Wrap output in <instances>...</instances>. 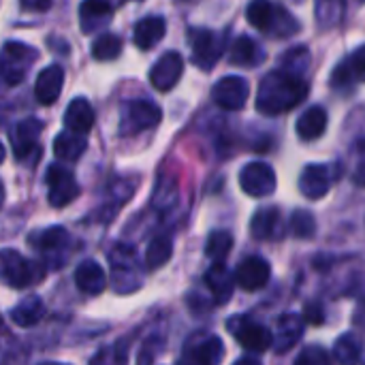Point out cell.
I'll use <instances>...</instances> for the list:
<instances>
[{
  "label": "cell",
  "instance_id": "cell-1",
  "mask_svg": "<svg viewBox=\"0 0 365 365\" xmlns=\"http://www.w3.org/2000/svg\"><path fill=\"white\" fill-rule=\"evenodd\" d=\"M306 96H308L306 79L280 68L263 77L257 92V111L263 115H280L295 109Z\"/></svg>",
  "mask_w": 365,
  "mask_h": 365
},
{
  "label": "cell",
  "instance_id": "cell-2",
  "mask_svg": "<svg viewBox=\"0 0 365 365\" xmlns=\"http://www.w3.org/2000/svg\"><path fill=\"white\" fill-rule=\"evenodd\" d=\"M246 17L257 30L280 38H287L299 30L297 19L284 6L274 4L272 0H252L246 9Z\"/></svg>",
  "mask_w": 365,
  "mask_h": 365
},
{
  "label": "cell",
  "instance_id": "cell-3",
  "mask_svg": "<svg viewBox=\"0 0 365 365\" xmlns=\"http://www.w3.org/2000/svg\"><path fill=\"white\" fill-rule=\"evenodd\" d=\"M45 278V267L13 248L0 250V280L11 289H28Z\"/></svg>",
  "mask_w": 365,
  "mask_h": 365
},
{
  "label": "cell",
  "instance_id": "cell-4",
  "mask_svg": "<svg viewBox=\"0 0 365 365\" xmlns=\"http://www.w3.org/2000/svg\"><path fill=\"white\" fill-rule=\"evenodd\" d=\"M188 43L192 49V62L201 71H212L227 49V36L207 28H192L188 32Z\"/></svg>",
  "mask_w": 365,
  "mask_h": 365
},
{
  "label": "cell",
  "instance_id": "cell-5",
  "mask_svg": "<svg viewBox=\"0 0 365 365\" xmlns=\"http://www.w3.org/2000/svg\"><path fill=\"white\" fill-rule=\"evenodd\" d=\"M109 263L113 269V287L120 293H133L141 287V274L137 267V252L133 246H113L109 252Z\"/></svg>",
  "mask_w": 365,
  "mask_h": 365
},
{
  "label": "cell",
  "instance_id": "cell-6",
  "mask_svg": "<svg viewBox=\"0 0 365 365\" xmlns=\"http://www.w3.org/2000/svg\"><path fill=\"white\" fill-rule=\"evenodd\" d=\"M36 60V49L19 43V41H11L2 47L0 53V77L9 83V86H17L24 81L28 66Z\"/></svg>",
  "mask_w": 365,
  "mask_h": 365
},
{
  "label": "cell",
  "instance_id": "cell-7",
  "mask_svg": "<svg viewBox=\"0 0 365 365\" xmlns=\"http://www.w3.org/2000/svg\"><path fill=\"white\" fill-rule=\"evenodd\" d=\"M43 133V122L36 118H26L21 120L11 137L13 143V152L15 158L24 165H34L41 156V145H38V137Z\"/></svg>",
  "mask_w": 365,
  "mask_h": 365
},
{
  "label": "cell",
  "instance_id": "cell-8",
  "mask_svg": "<svg viewBox=\"0 0 365 365\" xmlns=\"http://www.w3.org/2000/svg\"><path fill=\"white\" fill-rule=\"evenodd\" d=\"M227 329H231L237 344H242L246 351H252V353H263L274 344V334L265 325L248 317H235L227 321Z\"/></svg>",
  "mask_w": 365,
  "mask_h": 365
},
{
  "label": "cell",
  "instance_id": "cell-9",
  "mask_svg": "<svg viewBox=\"0 0 365 365\" xmlns=\"http://www.w3.org/2000/svg\"><path fill=\"white\" fill-rule=\"evenodd\" d=\"M225 359V344L216 336L197 334L188 340L182 359L175 365H220Z\"/></svg>",
  "mask_w": 365,
  "mask_h": 365
},
{
  "label": "cell",
  "instance_id": "cell-10",
  "mask_svg": "<svg viewBox=\"0 0 365 365\" xmlns=\"http://www.w3.org/2000/svg\"><path fill=\"white\" fill-rule=\"evenodd\" d=\"M163 118V111L152 101H130L122 111L120 133L124 137L143 133L148 128H154Z\"/></svg>",
  "mask_w": 365,
  "mask_h": 365
},
{
  "label": "cell",
  "instance_id": "cell-11",
  "mask_svg": "<svg viewBox=\"0 0 365 365\" xmlns=\"http://www.w3.org/2000/svg\"><path fill=\"white\" fill-rule=\"evenodd\" d=\"M47 199L53 207H64L79 197V184L75 175L62 165H51L47 169Z\"/></svg>",
  "mask_w": 365,
  "mask_h": 365
},
{
  "label": "cell",
  "instance_id": "cell-12",
  "mask_svg": "<svg viewBox=\"0 0 365 365\" xmlns=\"http://www.w3.org/2000/svg\"><path fill=\"white\" fill-rule=\"evenodd\" d=\"M240 186L246 195L259 199V197H269L276 190V173L267 163H248L240 171Z\"/></svg>",
  "mask_w": 365,
  "mask_h": 365
},
{
  "label": "cell",
  "instance_id": "cell-13",
  "mask_svg": "<svg viewBox=\"0 0 365 365\" xmlns=\"http://www.w3.org/2000/svg\"><path fill=\"white\" fill-rule=\"evenodd\" d=\"M250 94L248 81L240 75H229L222 77L220 81H216L214 90H212V98L218 107L229 109V111H237L246 105Z\"/></svg>",
  "mask_w": 365,
  "mask_h": 365
},
{
  "label": "cell",
  "instance_id": "cell-14",
  "mask_svg": "<svg viewBox=\"0 0 365 365\" xmlns=\"http://www.w3.org/2000/svg\"><path fill=\"white\" fill-rule=\"evenodd\" d=\"M184 73V60L178 51H167L150 71V81L158 92H169Z\"/></svg>",
  "mask_w": 365,
  "mask_h": 365
},
{
  "label": "cell",
  "instance_id": "cell-15",
  "mask_svg": "<svg viewBox=\"0 0 365 365\" xmlns=\"http://www.w3.org/2000/svg\"><path fill=\"white\" fill-rule=\"evenodd\" d=\"M334 184L331 167L327 165H308L299 175V190L306 199H323Z\"/></svg>",
  "mask_w": 365,
  "mask_h": 365
},
{
  "label": "cell",
  "instance_id": "cell-16",
  "mask_svg": "<svg viewBox=\"0 0 365 365\" xmlns=\"http://www.w3.org/2000/svg\"><path fill=\"white\" fill-rule=\"evenodd\" d=\"M269 278L272 267L261 257H248L235 269V284H240L244 291H259L269 282Z\"/></svg>",
  "mask_w": 365,
  "mask_h": 365
},
{
  "label": "cell",
  "instance_id": "cell-17",
  "mask_svg": "<svg viewBox=\"0 0 365 365\" xmlns=\"http://www.w3.org/2000/svg\"><path fill=\"white\" fill-rule=\"evenodd\" d=\"M357 81H365V45L359 47L351 58L340 62L331 75V86L340 92L353 90Z\"/></svg>",
  "mask_w": 365,
  "mask_h": 365
},
{
  "label": "cell",
  "instance_id": "cell-18",
  "mask_svg": "<svg viewBox=\"0 0 365 365\" xmlns=\"http://www.w3.org/2000/svg\"><path fill=\"white\" fill-rule=\"evenodd\" d=\"M62 83H64V71L58 64H49L45 66L34 81V96L41 105H51L58 101L60 92H62Z\"/></svg>",
  "mask_w": 365,
  "mask_h": 365
},
{
  "label": "cell",
  "instance_id": "cell-19",
  "mask_svg": "<svg viewBox=\"0 0 365 365\" xmlns=\"http://www.w3.org/2000/svg\"><path fill=\"white\" fill-rule=\"evenodd\" d=\"M113 9L107 0H83L79 6V26L86 34H94L111 21Z\"/></svg>",
  "mask_w": 365,
  "mask_h": 365
},
{
  "label": "cell",
  "instance_id": "cell-20",
  "mask_svg": "<svg viewBox=\"0 0 365 365\" xmlns=\"http://www.w3.org/2000/svg\"><path fill=\"white\" fill-rule=\"evenodd\" d=\"M302 334H304V317L293 314V312L280 317L276 325V338H274L276 353H289L302 340Z\"/></svg>",
  "mask_w": 365,
  "mask_h": 365
},
{
  "label": "cell",
  "instance_id": "cell-21",
  "mask_svg": "<svg viewBox=\"0 0 365 365\" xmlns=\"http://www.w3.org/2000/svg\"><path fill=\"white\" fill-rule=\"evenodd\" d=\"M75 284L86 295H101L105 291L107 276L94 259H86L75 269Z\"/></svg>",
  "mask_w": 365,
  "mask_h": 365
},
{
  "label": "cell",
  "instance_id": "cell-22",
  "mask_svg": "<svg viewBox=\"0 0 365 365\" xmlns=\"http://www.w3.org/2000/svg\"><path fill=\"white\" fill-rule=\"evenodd\" d=\"M250 233L259 242L276 240L282 233V218L278 207H263L250 220Z\"/></svg>",
  "mask_w": 365,
  "mask_h": 365
},
{
  "label": "cell",
  "instance_id": "cell-23",
  "mask_svg": "<svg viewBox=\"0 0 365 365\" xmlns=\"http://www.w3.org/2000/svg\"><path fill=\"white\" fill-rule=\"evenodd\" d=\"M205 282H207L216 304H227L233 295L235 274H231L225 263H214L205 274Z\"/></svg>",
  "mask_w": 365,
  "mask_h": 365
},
{
  "label": "cell",
  "instance_id": "cell-24",
  "mask_svg": "<svg viewBox=\"0 0 365 365\" xmlns=\"http://www.w3.org/2000/svg\"><path fill=\"white\" fill-rule=\"evenodd\" d=\"M165 32H167L165 19L150 15V17H143L137 21L135 32H133V41L139 49H152L154 45H158L163 41Z\"/></svg>",
  "mask_w": 365,
  "mask_h": 365
},
{
  "label": "cell",
  "instance_id": "cell-25",
  "mask_svg": "<svg viewBox=\"0 0 365 365\" xmlns=\"http://www.w3.org/2000/svg\"><path fill=\"white\" fill-rule=\"evenodd\" d=\"M64 124L68 130L86 135L94 126V109L86 98H73L64 111Z\"/></svg>",
  "mask_w": 365,
  "mask_h": 365
},
{
  "label": "cell",
  "instance_id": "cell-26",
  "mask_svg": "<svg viewBox=\"0 0 365 365\" xmlns=\"http://www.w3.org/2000/svg\"><path fill=\"white\" fill-rule=\"evenodd\" d=\"M297 135L304 139V141H314L319 139L325 130H327V111L323 107H310L306 109L299 120H297V126H295Z\"/></svg>",
  "mask_w": 365,
  "mask_h": 365
},
{
  "label": "cell",
  "instance_id": "cell-27",
  "mask_svg": "<svg viewBox=\"0 0 365 365\" xmlns=\"http://www.w3.org/2000/svg\"><path fill=\"white\" fill-rule=\"evenodd\" d=\"M45 317V304L32 295V297H24L13 310H11V321L17 327H34L36 323H41V319Z\"/></svg>",
  "mask_w": 365,
  "mask_h": 365
},
{
  "label": "cell",
  "instance_id": "cell-28",
  "mask_svg": "<svg viewBox=\"0 0 365 365\" xmlns=\"http://www.w3.org/2000/svg\"><path fill=\"white\" fill-rule=\"evenodd\" d=\"M68 242H71V237L64 227H49L36 235H30V244L45 255L62 252L68 246Z\"/></svg>",
  "mask_w": 365,
  "mask_h": 365
},
{
  "label": "cell",
  "instance_id": "cell-29",
  "mask_svg": "<svg viewBox=\"0 0 365 365\" xmlns=\"http://www.w3.org/2000/svg\"><path fill=\"white\" fill-rule=\"evenodd\" d=\"M265 58V53L259 49V45L250 36H240L229 49V60L235 66H255Z\"/></svg>",
  "mask_w": 365,
  "mask_h": 365
},
{
  "label": "cell",
  "instance_id": "cell-30",
  "mask_svg": "<svg viewBox=\"0 0 365 365\" xmlns=\"http://www.w3.org/2000/svg\"><path fill=\"white\" fill-rule=\"evenodd\" d=\"M83 150H86V137L79 135V133L66 130V133H60L53 139V152H56V156L60 160L73 163L83 154Z\"/></svg>",
  "mask_w": 365,
  "mask_h": 365
},
{
  "label": "cell",
  "instance_id": "cell-31",
  "mask_svg": "<svg viewBox=\"0 0 365 365\" xmlns=\"http://www.w3.org/2000/svg\"><path fill=\"white\" fill-rule=\"evenodd\" d=\"M364 355V344L355 334H344L334 344V357L340 365H357Z\"/></svg>",
  "mask_w": 365,
  "mask_h": 365
},
{
  "label": "cell",
  "instance_id": "cell-32",
  "mask_svg": "<svg viewBox=\"0 0 365 365\" xmlns=\"http://www.w3.org/2000/svg\"><path fill=\"white\" fill-rule=\"evenodd\" d=\"M173 255V242L167 235H158L150 242L148 250H145V265L148 269H158L163 267Z\"/></svg>",
  "mask_w": 365,
  "mask_h": 365
},
{
  "label": "cell",
  "instance_id": "cell-33",
  "mask_svg": "<svg viewBox=\"0 0 365 365\" xmlns=\"http://www.w3.org/2000/svg\"><path fill=\"white\" fill-rule=\"evenodd\" d=\"M122 38L118 34H111V32H105L101 34L94 43H92V58L94 60H101V62H109V60H115L120 53H122Z\"/></svg>",
  "mask_w": 365,
  "mask_h": 365
},
{
  "label": "cell",
  "instance_id": "cell-34",
  "mask_svg": "<svg viewBox=\"0 0 365 365\" xmlns=\"http://www.w3.org/2000/svg\"><path fill=\"white\" fill-rule=\"evenodd\" d=\"M233 248V235L229 231H214L210 237H207V244H205V255L214 261V263H222L229 252Z\"/></svg>",
  "mask_w": 365,
  "mask_h": 365
},
{
  "label": "cell",
  "instance_id": "cell-35",
  "mask_svg": "<svg viewBox=\"0 0 365 365\" xmlns=\"http://www.w3.org/2000/svg\"><path fill=\"white\" fill-rule=\"evenodd\" d=\"M128 361V344L122 340V342H115L103 351H98L90 365H126Z\"/></svg>",
  "mask_w": 365,
  "mask_h": 365
},
{
  "label": "cell",
  "instance_id": "cell-36",
  "mask_svg": "<svg viewBox=\"0 0 365 365\" xmlns=\"http://www.w3.org/2000/svg\"><path fill=\"white\" fill-rule=\"evenodd\" d=\"M308 64H310V53H308V49H306V47H293V49L287 51V56H284V60H282V71L302 77V75L308 71Z\"/></svg>",
  "mask_w": 365,
  "mask_h": 365
},
{
  "label": "cell",
  "instance_id": "cell-37",
  "mask_svg": "<svg viewBox=\"0 0 365 365\" xmlns=\"http://www.w3.org/2000/svg\"><path fill=\"white\" fill-rule=\"evenodd\" d=\"M291 231L299 240H310L317 233V220L308 210H297L291 216Z\"/></svg>",
  "mask_w": 365,
  "mask_h": 365
},
{
  "label": "cell",
  "instance_id": "cell-38",
  "mask_svg": "<svg viewBox=\"0 0 365 365\" xmlns=\"http://www.w3.org/2000/svg\"><path fill=\"white\" fill-rule=\"evenodd\" d=\"M344 11V0H319V19L321 26H334L340 21Z\"/></svg>",
  "mask_w": 365,
  "mask_h": 365
},
{
  "label": "cell",
  "instance_id": "cell-39",
  "mask_svg": "<svg viewBox=\"0 0 365 365\" xmlns=\"http://www.w3.org/2000/svg\"><path fill=\"white\" fill-rule=\"evenodd\" d=\"M175 199H178L175 184H173V182H169V180L158 182L156 192H154V199H152L154 207H158V210H169V207L175 203Z\"/></svg>",
  "mask_w": 365,
  "mask_h": 365
},
{
  "label": "cell",
  "instance_id": "cell-40",
  "mask_svg": "<svg viewBox=\"0 0 365 365\" xmlns=\"http://www.w3.org/2000/svg\"><path fill=\"white\" fill-rule=\"evenodd\" d=\"M295 365H331V359L321 346H308L299 353Z\"/></svg>",
  "mask_w": 365,
  "mask_h": 365
},
{
  "label": "cell",
  "instance_id": "cell-41",
  "mask_svg": "<svg viewBox=\"0 0 365 365\" xmlns=\"http://www.w3.org/2000/svg\"><path fill=\"white\" fill-rule=\"evenodd\" d=\"M355 167H353V182L365 186V141H357L355 150Z\"/></svg>",
  "mask_w": 365,
  "mask_h": 365
},
{
  "label": "cell",
  "instance_id": "cell-42",
  "mask_svg": "<svg viewBox=\"0 0 365 365\" xmlns=\"http://www.w3.org/2000/svg\"><path fill=\"white\" fill-rule=\"evenodd\" d=\"M26 11H47L51 6V0H19Z\"/></svg>",
  "mask_w": 365,
  "mask_h": 365
},
{
  "label": "cell",
  "instance_id": "cell-43",
  "mask_svg": "<svg viewBox=\"0 0 365 365\" xmlns=\"http://www.w3.org/2000/svg\"><path fill=\"white\" fill-rule=\"evenodd\" d=\"M308 323H314V325H321L323 323V310L321 306H308L306 308V317H304Z\"/></svg>",
  "mask_w": 365,
  "mask_h": 365
},
{
  "label": "cell",
  "instance_id": "cell-44",
  "mask_svg": "<svg viewBox=\"0 0 365 365\" xmlns=\"http://www.w3.org/2000/svg\"><path fill=\"white\" fill-rule=\"evenodd\" d=\"M355 325L361 327L365 331V299L359 304V308L355 310Z\"/></svg>",
  "mask_w": 365,
  "mask_h": 365
},
{
  "label": "cell",
  "instance_id": "cell-45",
  "mask_svg": "<svg viewBox=\"0 0 365 365\" xmlns=\"http://www.w3.org/2000/svg\"><path fill=\"white\" fill-rule=\"evenodd\" d=\"M233 365H261L257 359H250V357H246V359H240V361H235Z\"/></svg>",
  "mask_w": 365,
  "mask_h": 365
},
{
  "label": "cell",
  "instance_id": "cell-46",
  "mask_svg": "<svg viewBox=\"0 0 365 365\" xmlns=\"http://www.w3.org/2000/svg\"><path fill=\"white\" fill-rule=\"evenodd\" d=\"M2 203H4V186L0 182V207H2Z\"/></svg>",
  "mask_w": 365,
  "mask_h": 365
},
{
  "label": "cell",
  "instance_id": "cell-47",
  "mask_svg": "<svg viewBox=\"0 0 365 365\" xmlns=\"http://www.w3.org/2000/svg\"><path fill=\"white\" fill-rule=\"evenodd\" d=\"M36 365H68V364H58V361H43V364H36Z\"/></svg>",
  "mask_w": 365,
  "mask_h": 365
},
{
  "label": "cell",
  "instance_id": "cell-48",
  "mask_svg": "<svg viewBox=\"0 0 365 365\" xmlns=\"http://www.w3.org/2000/svg\"><path fill=\"white\" fill-rule=\"evenodd\" d=\"M4 160V148H2V143H0V163Z\"/></svg>",
  "mask_w": 365,
  "mask_h": 365
}]
</instances>
